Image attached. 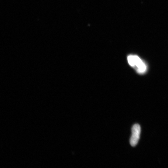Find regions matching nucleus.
<instances>
[{"label":"nucleus","mask_w":168,"mask_h":168,"mask_svg":"<svg viewBox=\"0 0 168 168\" xmlns=\"http://www.w3.org/2000/svg\"><path fill=\"white\" fill-rule=\"evenodd\" d=\"M127 60L130 66L135 68L139 74H143L146 71L147 66L146 64L138 56L131 55L128 56Z\"/></svg>","instance_id":"nucleus-1"},{"label":"nucleus","mask_w":168,"mask_h":168,"mask_svg":"<svg viewBox=\"0 0 168 168\" xmlns=\"http://www.w3.org/2000/svg\"><path fill=\"white\" fill-rule=\"evenodd\" d=\"M141 127L138 124L133 125L132 128V135L130 139V143L132 147L137 144L140 138Z\"/></svg>","instance_id":"nucleus-2"}]
</instances>
